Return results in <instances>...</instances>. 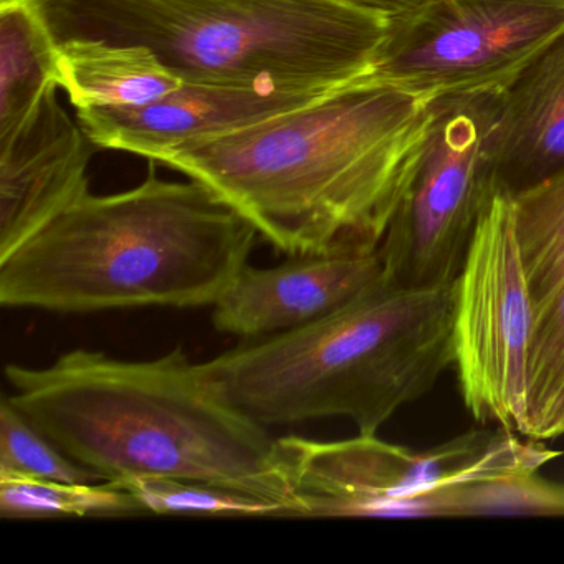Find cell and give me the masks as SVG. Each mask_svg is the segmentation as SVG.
<instances>
[{
    "mask_svg": "<svg viewBox=\"0 0 564 564\" xmlns=\"http://www.w3.org/2000/svg\"><path fill=\"white\" fill-rule=\"evenodd\" d=\"M434 100L369 77L154 163L213 187L276 252L378 250Z\"/></svg>",
    "mask_w": 564,
    "mask_h": 564,
    "instance_id": "1",
    "label": "cell"
},
{
    "mask_svg": "<svg viewBox=\"0 0 564 564\" xmlns=\"http://www.w3.org/2000/svg\"><path fill=\"white\" fill-rule=\"evenodd\" d=\"M12 404L104 480L206 481L293 510L267 427L237 411L183 348L148 361L75 349L44 368L9 365Z\"/></svg>",
    "mask_w": 564,
    "mask_h": 564,
    "instance_id": "2",
    "label": "cell"
},
{
    "mask_svg": "<svg viewBox=\"0 0 564 564\" xmlns=\"http://www.w3.org/2000/svg\"><path fill=\"white\" fill-rule=\"evenodd\" d=\"M259 230L200 183L87 196L0 262L6 308L85 315L213 306L249 265Z\"/></svg>",
    "mask_w": 564,
    "mask_h": 564,
    "instance_id": "3",
    "label": "cell"
},
{
    "mask_svg": "<svg viewBox=\"0 0 564 564\" xmlns=\"http://www.w3.org/2000/svg\"><path fill=\"white\" fill-rule=\"evenodd\" d=\"M454 310L455 283L411 289L382 276L319 322L242 339L197 366L263 427L336 417L378 435L454 365Z\"/></svg>",
    "mask_w": 564,
    "mask_h": 564,
    "instance_id": "4",
    "label": "cell"
},
{
    "mask_svg": "<svg viewBox=\"0 0 564 564\" xmlns=\"http://www.w3.org/2000/svg\"><path fill=\"white\" fill-rule=\"evenodd\" d=\"M57 44L151 48L199 84L332 91L372 77L391 21L343 0H42Z\"/></svg>",
    "mask_w": 564,
    "mask_h": 564,
    "instance_id": "5",
    "label": "cell"
},
{
    "mask_svg": "<svg viewBox=\"0 0 564 564\" xmlns=\"http://www.w3.org/2000/svg\"><path fill=\"white\" fill-rule=\"evenodd\" d=\"M507 431H475L427 452L378 435L345 441L275 438V455L296 517H405L419 495L465 481L538 474L561 452Z\"/></svg>",
    "mask_w": 564,
    "mask_h": 564,
    "instance_id": "6",
    "label": "cell"
},
{
    "mask_svg": "<svg viewBox=\"0 0 564 564\" xmlns=\"http://www.w3.org/2000/svg\"><path fill=\"white\" fill-rule=\"evenodd\" d=\"M497 91L444 95L411 177L379 246L384 276L395 285H452L464 265L480 214L495 193L491 133Z\"/></svg>",
    "mask_w": 564,
    "mask_h": 564,
    "instance_id": "7",
    "label": "cell"
},
{
    "mask_svg": "<svg viewBox=\"0 0 564 564\" xmlns=\"http://www.w3.org/2000/svg\"><path fill=\"white\" fill-rule=\"evenodd\" d=\"M534 300L513 197L495 189L455 280L454 366L478 422L528 435Z\"/></svg>",
    "mask_w": 564,
    "mask_h": 564,
    "instance_id": "8",
    "label": "cell"
},
{
    "mask_svg": "<svg viewBox=\"0 0 564 564\" xmlns=\"http://www.w3.org/2000/svg\"><path fill=\"white\" fill-rule=\"evenodd\" d=\"M564 31V0H422L394 19L371 78L425 97L503 88Z\"/></svg>",
    "mask_w": 564,
    "mask_h": 564,
    "instance_id": "9",
    "label": "cell"
},
{
    "mask_svg": "<svg viewBox=\"0 0 564 564\" xmlns=\"http://www.w3.org/2000/svg\"><path fill=\"white\" fill-rule=\"evenodd\" d=\"M382 276L379 249L289 257L270 269L247 265L214 303V326L240 339L295 332L338 312Z\"/></svg>",
    "mask_w": 564,
    "mask_h": 564,
    "instance_id": "10",
    "label": "cell"
},
{
    "mask_svg": "<svg viewBox=\"0 0 564 564\" xmlns=\"http://www.w3.org/2000/svg\"><path fill=\"white\" fill-rule=\"evenodd\" d=\"M45 94L31 120L0 141V262L90 193L94 141L58 101Z\"/></svg>",
    "mask_w": 564,
    "mask_h": 564,
    "instance_id": "11",
    "label": "cell"
},
{
    "mask_svg": "<svg viewBox=\"0 0 564 564\" xmlns=\"http://www.w3.org/2000/svg\"><path fill=\"white\" fill-rule=\"evenodd\" d=\"M326 94L184 82L180 90L148 107L88 108L77 115L95 147L154 163L184 144L240 130Z\"/></svg>",
    "mask_w": 564,
    "mask_h": 564,
    "instance_id": "12",
    "label": "cell"
},
{
    "mask_svg": "<svg viewBox=\"0 0 564 564\" xmlns=\"http://www.w3.org/2000/svg\"><path fill=\"white\" fill-rule=\"evenodd\" d=\"M490 154L511 197L564 170V31L497 90Z\"/></svg>",
    "mask_w": 564,
    "mask_h": 564,
    "instance_id": "13",
    "label": "cell"
},
{
    "mask_svg": "<svg viewBox=\"0 0 564 564\" xmlns=\"http://www.w3.org/2000/svg\"><path fill=\"white\" fill-rule=\"evenodd\" d=\"M58 77L77 110L148 107L184 85L151 48L105 41L61 42Z\"/></svg>",
    "mask_w": 564,
    "mask_h": 564,
    "instance_id": "14",
    "label": "cell"
},
{
    "mask_svg": "<svg viewBox=\"0 0 564 564\" xmlns=\"http://www.w3.org/2000/svg\"><path fill=\"white\" fill-rule=\"evenodd\" d=\"M55 85L58 44L42 0H0V141L31 120Z\"/></svg>",
    "mask_w": 564,
    "mask_h": 564,
    "instance_id": "15",
    "label": "cell"
},
{
    "mask_svg": "<svg viewBox=\"0 0 564 564\" xmlns=\"http://www.w3.org/2000/svg\"><path fill=\"white\" fill-rule=\"evenodd\" d=\"M140 501L120 481L65 484L0 470V514L9 520L65 517H133Z\"/></svg>",
    "mask_w": 564,
    "mask_h": 564,
    "instance_id": "16",
    "label": "cell"
},
{
    "mask_svg": "<svg viewBox=\"0 0 564 564\" xmlns=\"http://www.w3.org/2000/svg\"><path fill=\"white\" fill-rule=\"evenodd\" d=\"M534 312L564 285V170L513 196Z\"/></svg>",
    "mask_w": 564,
    "mask_h": 564,
    "instance_id": "17",
    "label": "cell"
},
{
    "mask_svg": "<svg viewBox=\"0 0 564 564\" xmlns=\"http://www.w3.org/2000/svg\"><path fill=\"white\" fill-rule=\"evenodd\" d=\"M140 501L144 513L181 517H293L282 501L267 500L247 491L206 481L176 478L117 480Z\"/></svg>",
    "mask_w": 564,
    "mask_h": 564,
    "instance_id": "18",
    "label": "cell"
},
{
    "mask_svg": "<svg viewBox=\"0 0 564 564\" xmlns=\"http://www.w3.org/2000/svg\"><path fill=\"white\" fill-rule=\"evenodd\" d=\"M0 470L65 484L105 481L61 451L18 411L9 395L0 402Z\"/></svg>",
    "mask_w": 564,
    "mask_h": 564,
    "instance_id": "19",
    "label": "cell"
},
{
    "mask_svg": "<svg viewBox=\"0 0 564 564\" xmlns=\"http://www.w3.org/2000/svg\"><path fill=\"white\" fill-rule=\"evenodd\" d=\"M564 381V285L534 312L530 351V419L536 421ZM528 437V435H527Z\"/></svg>",
    "mask_w": 564,
    "mask_h": 564,
    "instance_id": "20",
    "label": "cell"
},
{
    "mask_svg": "<svg viewBox=\"0 0 564 564\" xmlns=\"http://www.w3.org/2000/svg\"><path fill=\"white\" fill-rule=\"evenodd\" d=\"M564 435V381L560 391L554 395L546 411L531 422L530 431L527 438L533 441H553V438L563 437Z\"/></svg>",
    "mask_w": 564,
    "mask_h": 564,
    "instance_id": "21",
    "label": "cell"
},
{
    "mask_svg": "<svg viewBox=\"0 0 564 564\" xmlns=\"http://www.w3.org/2000/svg\"><path fill=\"white\" fill-rule=\"evenodd\" d=\"M343 2H348L355 8L388 19V21H394L417 8L422 0H343Z\"/></svg>",
    "mask_w": 564,
    "mask_h": 564,
    "instance_id": "22",
    "label": "cell"
}]
</instances>
